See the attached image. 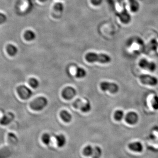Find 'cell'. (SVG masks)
I'll return each mask as SVG.
<instances>
[{"mask_svg":"<svg viewBox=\"0 0 158 158\" xmlns=\"http://www.w3.org/2000/svg\"><path fill=\"white\" fill-rule=\"evenodd\" d=\"M85 59L88 62L92 63L99 62L102 63H109L111 61V57L109 55L104 54H96L89 53L86 55Z\"/></svg>","mask_w":158,"mask_h":158,"instance_id":"obj_1","label":"cell"},{"mask_svg":"<svg viewBox=\"0 0 158 158\" xmlns=\"http://www.w3.org/2000/svg\"><path fill=\"white\" fill-rule=\"evenodd\" d=\"M124 115H125L123 111L121 110H117L115 112L114 117L115 120L120 121L123 120Z\"/></svg>","mask_w":158,"mask_h":158,"instance_id":"obj_19","label":"cell"},{"mask_svg":"<svg viewBox=\"0 0 158 158\" xmlns=\"http://www.w3.org/2000/svg\"><path fill=\"white\" fill-rule=\"evenodd\" d=\"M57 145L60 148H62L66 145L67 143V139L64 135H59L55 136Z\"/></svg>","mask_w":158,"mask_h":158,"instance_id":"obj_14","label":"cell"},{"mask_svg":"<svg viewBox=\"0 0 158 158\" xmlns=\"http://www.w3.org/2000/svg\"><path fill=\"white\" fill-rule=\"evenodd\" d=\"M48 104V100L44 97L37 98L32 101L30 104L31 108L35 111H41L45 108Z\"/></svg>","mask_w":158,"mask_h":158,"instance_id":"obj_3","label":"cell"},{"mask_svg":"<svg viewBox=\"0 0 158 158\" xmlns=\"http://www.w3.org/2000/svg\"><path fill=\"white\" fill-rule=\"evenodd\" d=\"M138 80L142 84L149 86H156L158 85V79L149 74H142L138 76Z\"/></svg>","mask_w":158,"mask_h":158,"instance_id":"obj_2","label":"cell"},{"mask_svg":"<svg viewBox=\"0 0 158 158\" xmlns=\"http://www.w3.org/2000/svg\"><path fill=\"white\" fill-rule=\"evenodd\" d=\"M7 20V17L4 14L0 13V24L3 23Z\"/></svg>","mask_w":158,"mask_h":158,"instance_id":"obj_25","label":"cell"},{"mask_svg":"<svg viewBox=\"0 0 158 158\" xmlns=\"http://www.w3.org/2000/svg\"><path fill=\"white\" fill-rule=\"evenodd\" d=\"M94 148L91 145H87L84 148L83 153L86 157L92 156L93 153Z\"/></svg>","mask_w":158,"mask_h":158,"instance_id":"obj_20","label":"cell"},{"mask_svg":"<svg viewBox=\"0 0 158 158\" xmlns=\"http://www.w3.org/2000/svg\"><path fill=\"white\" fill-rule=\"evenodd\" d=\"M29 84L31 87L33 89H36L39 86V82L36 78H32L30 79Z\"/></svg>","mask_w":158,"mask_h":158,"instance_id":"obj_22","label":"cell"},{"mask_svg":"<svg viewBox=\"0 0 158 158\" xmlns=\"http://www.w3.org/2000/svg\"><path fill=\"white\" fill-rule=\"evenodd\" d=\"M73 106L75 108L80 109L84 113H88L91 109V106L89 101L84 102L79 99L76 100L73 103Z\"/></svg>","mask_w":158,"mask_h":158,"instance_id":"obj_7","label":"cell"},{"mask_svg":"<svg viewBox=\"0 0 158 158\" xmlns=\"http://www.w3.org/2000/svg\"><path fill=\"white\" fill-rule=\"evenodd\" d=\"M102 154V149L98 146H96L94 148L93 153L92 157L93 158H100Z\"/></svg>","mask_w":158,"mask_h":158,"instance_id":"obj_18","label":"cell"},{"mask_svg":"<svg viewBox=\"0 0 158 158\" xmlns=\"http://www.w3.org/2000/svg\"><path fill=\"white\" fill-rule=\"evenodd\" d=\"M86 75V72L84 68L77 67L76 71V76L78 78H83Z\"/></svg>","mask_w":158,"mask_h":158,"instance_id":"obj_17","label":"cell"},{"mask_svg":"<svg viewBox=\"0 0 158 158\" xmlns=\"http://www.w3.org/2000/svg\"><path fill=\"white\" fill-rule=\"evenodd\" d=\"M7 51L10 56H14L17 54L18 49L14 45H9L7 47Z\"/></svg>","mask_w":158,"mask_h":158,"instance_id":"obj_16","label":"cell"},{"mask_svg":"<svg viewBox=\"0 0 158 158\" xmlns=\"http://www.w3.org/2000/svg\"><path fill=\"white\" fill-rule=\"evenodd\" d=\"M138 65L140 68L149 72H154L157 69V65L155 62L149 61L145 58L140 60Z\"/></svg>","mask_w":158,"mask_h":158,"instance_id":"obj_4","label":"cell"},{"mask_svg":"<svg viewBox=\"0 0 158 158\" xmlns=\"http://www.w3.org/2000/svg\"><path fill=\"white\" fill-rule=\"evenodd\" d=\"M77 94V91L75 88L71 86H67L63 89L62 93V97L66 100H70Z\"/></svg>","mask_w":158,"mask_h":158,"instance_id":"obj_11","label":"cell"},{"mask_svg":"<svg viewBox=\"0 0 158 158\" xmlns=\"http://www.w3.org/2000/svg\"><path fill=\"white\" fill-rule=\"evenodd\" d=\"M129 149L134 152L141 153L143 150V145L140 142H134L130 143L128 145Z\"/></svg>","mask_w":158,"mask_h":158,"instance_id":"obj_12","label":"cell"},{"mask_svg":"<svg viewBox=\"0 0 158 158\" xmlns=\"http://www.w3.org/2000/svg\"><path fill=\"white\" fill-rule=\"evenodd\" d=\"M9 146H5L0 149V158H9L10 157L14 151V147L17 143L8 141Z\"/></svg>","mask_w":158,"mask_h":158,"instance_id":"obj_6","label":"cell"},{"mask_svg":"<svg viewBox=\"0 0 158 158\" xmlns=\"http://www.w3.org/2000/svg\"><path fill=\"white\" fill-rule=\"evenodd\" d=\"M17 91L19 97L22 99H28L33 95L32 91L26 86H20L18 87Z\"/></svg>","mask_w":158,"mask_h":158,"instance_id":"obj_8","label":"cell"},{"mask_svg":"<svg viewBox=\"0 0 158 158\" xmlns=\"http://www.w3.org/2000/svg\"><path fill=\"white\" fill-rule=\"evenodd\" d=\"M124 116L125 122L127 124L130 125H134L137 124L139 120L138 115L135 111L128 112Z\"/></svg>","mask_w":158,"mask_h":158,"instance_id":"obj_9","label":"cell"},{"mask_svg":"<svg viewBox=\"0 0 158 158\" xmlns=\"http://www.w3.org/2000/svg\"><path fill=\"white\" fill-rule=\"evenodd\" d=\"M24 36L26 39L28 40H30L34 38V34L31 31H27L25 34Z\"/></svg>","mask_w":158,"mask_h":158,"instance_id":"obj_24","label":"cell"},{"mask_svg":"<svg viewBox=\"0 0 158 158\" xmlns=\"http://www.w3.org/2000/svg\"><path fill=\"white\" fill-rule=\"evenodd\" d=\"M125 7L131 13H136L140 9V4L137 0H126Z\"/></svg>","mask_w":158,"mask_h":158,"instance_id":"obj_10","label":"cell"},{"mask_svg":"<svg viewBox=\"0 0 158 158\" xmlns=\"http://www.w3.org/2000/svg\"><path fill=\"white\" fill-rule=\"evenodd\" d=\"M101 89L104 91H108L112 94H116L119 91L120 87L117 84L113 82L104 81L101 83Z\"/></svg>","mask_w":158,"mask_h":158,"instance_id":"obj_5","label":"cell"},{"mask_svg":"<svg viewBox=\"0 0 158 158\" xmlns=\"http://www.w3.org/2000/svg\"><path fill=\"white\" fill-rule=\"evenodd\" d=\"M151 103L154 110H158V96L157 95L153 96Z\"/></svg>","mask_w":158,"mask_h":158,"instance_id":"obj_23","label":"cell"},{"mask_svg":"<svg viewBox=\"0 0 158 158\" xmlns=\"http://www.w3.org/2000/svg\"><path fill=\"white\" fill-rule=\"evenodd\" d=\"M15 119V115L12 113H7L3 116L0 120V123L2 125H9L10 123H11Z\"/></svg>","mask_w":158,"mask_h":158,"instance_id":"obj_13","label":"cell"},{"mask_svg":"<svg viewBox=\"0 0 158 158\" xmlns=\"http://www.w3.org/2000/svg\"><path fill=\"white\" fill-rule=\"evenodd\" d=\"M60 115L61 118L65 122H70L72 120V115L68 112L66 111V110H63V111H61Z\"/></svg>","mask_w":158,"mask_h":158,"instance_id":"obj_15","label":"cell"},{"mask_svg":"<svg viewBox=\"0 0 158 158\" xmlns=\"http://www.w3.org/2000/svg\"><path fill=\"white\" fill-rule=\"evenodd\" d=\"M42 141L45 145H49L52 142V138L48 134H45L42 136Z\"/></svg>","mask_w":158,"mask_h":158,"instance_id":"obj_21","label":"cell"}]
</instances>
